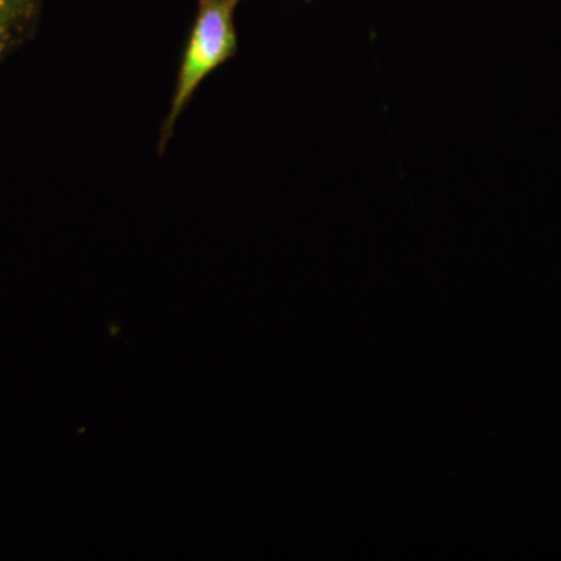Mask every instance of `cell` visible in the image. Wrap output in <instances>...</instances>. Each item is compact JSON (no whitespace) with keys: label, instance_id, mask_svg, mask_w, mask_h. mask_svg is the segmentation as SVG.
<instances>
[{"label":"cell","instance_id":"7a4b0ae2","mask_svg":"<svg viewBox=\"0 0 561 561\" xmlns=\"http://www.w3.org/2000/svg\"><path fill=\"white\" fill-rule=\"evenodd\" d=\"M38 0H0V35L10 41L20 38L35 20Z\"/></svg>","mask_w":561,"mask_h":561},{"label":"cell","instance_id":"277c9868","mask_svg":"<svg viewBox=\"0 0 561 561\" xmlns=\"http://www.w3.org/2000/svg\"><path fill=\"white\" fill-rule=\"evenodd\" d=\"M305 2H311V0H305Z\"/></svg>","mask_w":561,"mask_h":561},{"label":"cell","instance_id":"3957f363","mask_svg":"<svg viewBox=\"0 0 561 561\" xmlns=\"http://www.w3.org/2000/svg\"><path fill=\"white\" fill-rule=\"evenodd\" d=\"M11 44H13V41H10L9 38H5V36L0 35V58H2L3 54L10 49Z\"/></svg>","mask_w":561,"mask_h":561},{"label":"cell","instance_id":"6da1fadb","mask_svg":"<svg viewBox=\"0 0 561 561\" xmlns=\"http://www.w3.org/2000/svg\"><path fill=\"white\" fill-rule=\"evenodd\" d=\"M242 0H198L197 16L181 60L171 108L161 125L158 151L164 153L183 111L203 81L238 51L234 14Z\"/></svg>","mask_w":561,"mask_h":561}]
</instances>
